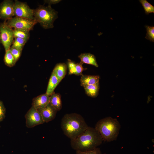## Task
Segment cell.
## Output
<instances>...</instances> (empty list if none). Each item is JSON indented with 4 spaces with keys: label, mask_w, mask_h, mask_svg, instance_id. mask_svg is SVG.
<instances>
[{
    "label": "cell",
    "mask_w": 154,
    "mask_h": 154,
    "mask_svg": "<svg viewBox=\"0 0 154 154\" xmlns=\"http://www.w3.org/2000/svg\"><path fill=\"white\" fill-rule=\"evenodd\" d=\"M147 33L145 38L150 41L154 42V27L146 25Z\"/></svg>",
    "instance_id": "cell-23"
},
{
    "label": "cell",
    "mask_w": 154,
    "mask_h": 154,
    "mask_svg": "<svg viewBox=\"0 0 154 154\" xmlns=\"http://www.w3.org/2000/svg\"><path fill=\"white\" fill-rule=\"evenodd\" d=\"M5 109L3 102L0 101V122L2 121L5 117Z\"/></svg>",
    "instance_id": "cell-26"
},
{
    "label": "cell",
    "mask_w": 154,
    "mask_h": 154,
    "mask_svg": "<svg viewBox=\"0 0 154 154\" xmlns=\"http://www.w3.org/2000/svg\"><path fill=\"white\" fill-rule=\"evenodd\" d=\"M139 1L142 4L146 14L154 13V7L148 2L146 0H139Z\"/></svg>",
    "instance_id": "cell-21"
},
{
    "label": "cell",
    "mask_w": 154,
    "mask_h": 154,
    "mask_svg": "<svg viewBox=\"0 0 154 154\" xmlns=\"http://www.w3.org/2000/svg\"><path fill=\"white\" fill-rule=\"evenodd\" d=\"M94 128L100 135L103 141L110 142L117 139L121 125L117 119L108 117L98 121Z\"/></svg>",
    "instance_id": "cell-3"
},
{
    "label": "cell",
    "mask_w": 154,
    "mask_h": 154,
    "mask_svg": "<svg viewBox=\"0 0 154 154\" xmlns=\"http://www.w3.org/2000/svg\"><path fill=\"white\" fill-rule=\"evenodd\" d=\"M88 127L84 118L76 113L66 114L61 120V127L63 133L70 140L76 138Z\"/></svg>",
    "instance_id": "cell-2"
},
{
    "label": "cell",
    "mask_w": 154,
    "mask_h": 154,
    "mask_svg": "<svg viewBox=\"0 0 154 154\" xmlns=\"http://www.w3.org/2000/svg\"><path fill=\"white\" fill-rule=\"evenodd\" d=\"M25 117L26 125L28 128L33 127L44 123L40 114L32 106L26 114Z\"/></svg>",
    "instance_id": "cell-8"
},
{
    "label": "cell",
    "mask_w": 154,
    "mask_h": 154,
    "mask_svg": "<svg viewBox=\"0 0 154 154\" xmlns=\"http://www.w3.org/2000/svg\"><path fill=\"white\" fill-rule=\"evenodd\" d=\"M14 38H20L27 40L29 37V31L24 29H14L13 30Z\"/></svg>",
    "instance_id": "cell-19"
},
{
    "label": "cell",
    "mask_w": 154,
    "mask_h": 154,
    "mask_svg": "<svg viewBox=\"0 0 154 154\" xmlns=\"http://www.w3.org/2000/svg\"><path fill=\"white\" fill-rule=\"evenodd\" d=\"M34 20L44 29L52 28L55 20L58 17V12L50 5H40L34 10Z\"/></svg>",
    "instance_id": "cell-4"
},
{
    "label": "cell",
    "mask_w": 154,
    "mask_h": 154,
    "mask_svg": "<svg viewBox=\"0 0 154 154\" xmlns=\"http://www.w3.org/2000/svg\"><path fill=\"white\" fill-rule=\"evenodd\" d=\"M60 82L52 72L49 79L46 93L50 96L53 92L54 90Z\"/></svg>",
    "instance_id": "cell-17"
},
{
    "label": "cell",
    "mask_w": 154,
    "mask_h": 154,
    "mask_svg": "<svg viewBox=\"0 0 154 154\" xmlns=\"http://www.w3.org/2000/svg\"><path fill=\"white\" fill-rule=\"evenodd\" d=\"M13 11L15 17L34 20V10L31 9L26 3L15 0Z\"/></svg>",
    "instance_id": "cell-7"
},
{
    "label": "cell",
    "mask_w": 154,
    "mask_h": 154,
    "mask_svg": "<svg viewBox=\"0 0 154 154\" xmlns=\"http://www.w3.org/2000/svg\"><path fill=\"white\" fill-rule=\"evenodd\" d=\"M50 98L46 93L40 95L33 99L32 106L36 109L44 108L49 103Z\"/></svg>",
    "instance_id": "cell-11"
},
{
    "label": "cell",
    "mask_w": 154,
    "mask_h": 154,
    "mask_svg": "<svg viewBox=\"0 0 154 154\" xmlns=\"http://www.w3.org/2000/svg\"><path fill=\"white\" fill-rule=\"evenodd\" d=\"M9 50L16 62L21 56L22 51L12 46L11 47Z\"/></svg>",
    "instance_id": "cell-24"
},
{
    "label": "cell",
    "mask_w": 154,
    "mask_h": 154,
    "mask_svg": "<svg viewBox=\"0 0 154 154\" xmlns=\"http://www.w3.org/2000/svg\"><path fill=\"white\" fill-rule=\"evenodd\" d=\"M80 60V62L83 64L85 63L93 65L98 67V64L95 56L90 53H83L78 56Z\"/></svg>",
    "instance_id": "cell-15"
},
{
    "label": "cell",
    "mask_w": 154,
    "mask_h": 154,
    "mask_svg": "<svg viewBox=\"0 0 154 154\" xmlns=\"http://www.w3.org/2000/svg\"><path fill=\"white\" fill-rule=\"evenodd\" d=\"M60 0H44V2L45 3L48 4V5H50L52 4H54L58 3L60 2Z\"/></svg>",
    "instance_id": "cell-27"
},
{
    "label": "cell",
    "mask_w": 154,
    "mask_h": 154,
    "mask_svg": "<svg viewBox=\"0 0 154 154\" xmlns=\"http://www.w3.org/2000/svg\"><path fill=\"white\" fill-rule=\"evenodd\" d=\"M0 35V42H1Z\"/></svg>",
    "instance_id": "cell-28"
},
{
    "label": "cell",
    "mask_w": 154,
    "mask_h": 154,
    "mask_svg": "<svg viewBox=\"0 0 154 154\" xmlns=\"http://www.w3.org/2000/svg\"><path fill=\"white\" fill-rule=\"evenodd\" d=\"M103 140L95 128L88 126L86 130L75 139L70 140V145L76 151H86L98 147Z\"/></svg>",
    "instance_id": "cell-1"
},
{
    "label": "cell",
    "mask_w": 154,
    "mask_h": 154,
    "mask_svg": "<svg viewBox=\"0 0 154 154\" xmlns=\"http://www.w3.org/2000/svg\"><path fill=\"white\" fill-rule=\"evenodd\" d=\"M49 103L57 111L62 108V102L60 95L54 92L50 96Z\"/></svg>",
    "instance_id": "cell-16"
},
{
    "label": "cell",
    "mask_w": 154,
    "mask_h": 154,
    "mask_svg": "<svg viewBox=\"0 0 154 154\" xmlns=\"http://www.w3.org/2000/svg\"><path fill=\"white\" fill-rule=\"evenodd\" d=\"M27 40L23 38L15 37L11 46L17 48L22 51L23 48Z\"/></svg>",
    "instance_id": "cell-22"
},
{
    "label": "cell",
    "mask_w": 154,
    "mask_h": 154,
    "mask_svg": "<svg viewBox=\"0 0 154 154\" xmlns=\"http://www.w3.org/2000/svg\"><path fill=\"white\" fill-rule=\"evenodd\" d=\"M86 94L92 98L96 97L98 95L99 89V83L84 87Z\"/></svg>",
    "instance_id": "cell-18"
},
{
    "label": "cell",
    "mask_w": 154,
    "mask_h": 154,
    "mask_svg": "<svg viewBox=\"0 0 154 154\" xmlns=\"http://www.w3.org/2000/svg\"><path fill=\"white\" fill-rule=\"evenodd\" d=\"M7 25L10 28L14 29L32 30L37 23L34 20L15 17L5 21Z\"/></svg>",
    "instance_id": "cell-5"
},
{
    "label": "cell",
    "mask_w": 154,
    "mask_h": 154,
    "mask_svg": "<svg viewBox=\"0 0 154 154\" xmlns=\"http://www.w3.org/2000/svg\"><path fill=\"white\" fill-rule=\"evenodd\" d=\"M76 154H102L100 148L97 147L93 149L86 151H76Z\"/></svg>",
    "instance_id": "cell-25"
},
{
    "label": "cell",
    "mask_w": 154,
    "mask_h": 154,
    "mask_svg": "<svg viewBox=\"0 0 154 154\" xmlns=\"http://www.w3.org/2000/svg\"><path fill=\"white\" fill-rule=\"evenodd\" d=\"M80 79L81 85L84 87L99 82L100 76L98 75H90L82 74Z\"/></svg>",
    "instance_id": "cell-13"
},
{
    "label": "cell",
    "mask_w": 154,
    "mask_h": 154,
    "mask_svg": "<svg viewBox=\"0 0 154 154\" xmlns=\"http://www.w3.org/2000/svg\"><path fill=\"white\" fill-rule=\"evenodd\" d=\"M40 114L44 122H48L54 119L57 111L49 103L43 108L37 109Z\"/></svg>",
    "instance_id": "cell-10"
},
{
    "label": "cell",
    "mask_w": 154,
    "mask_h": 154,
    "mask_svg": "<svg viewBox=\"0 0 154 154\" xmlns=\"http://www.w3.org/2000/svg\"><path fill=\"white\" fill-rule=\"evenodd\" d=\"M4 62L5 64L9 67L14 66L16 62L9 49L6 51L4 58Z\"/></svg>",
    "instance_id": "cell-20"
},
{
    "label": "cell",
    "mask_w": 154,
    "mask_h": 154,
    "mask_svg": "<svg viewBox=\"0 0 154 154\" xmlns=\"http://www.w3.org/2000/svg\"><path fill=\"white\" fill-rule=\"evenodd\" d=\"M14 2L12 0H5L0 4V19L7 20L14 16Z\"/></svg>",
    "instance_id": "cell-9"
},
{
    "label": "cell",
    "mask_w": 154,
    "mask_h": 154,
    "mask_svg": "<svg viewBox=\"0 0 154 154\" xmlns=\"http://www.w3.org/2000/svg\"><path fill=\"white\" fill-rule=\"evenodd\" d=\"M1 42L5 52L9 49L14 38L13 30L6 24L5 21L0 24Z\"/></svg>",
    "instance_id": "cell-6"
},
{
    "label": "cell",
    "mask_w": 154,
    "mask_h": 154,
    "mask_svg": "<svg viewBox=\"0 0 154 154\" xmlns=\"http://www.w3.org/2000/svg\"><path fill=\"white\" fill-rule=\"evenodd\" d=\"M67 63L69 70V74L80 75L82 74L84 68L82 64L80 62L76 63L68 59Z\"/></svg>",
    "instance_id": "cell-12"
},
{
    "label": "cell",
    "mask_w": 154,
    "mask_h": 154,
    "mask_svg": "<svg viewBox=\"0 0 154 154\" xmlns=\"http://www.w3.org/2000/svg\"><path fill=\"white\" fill-rule=\"evenodd\" d=\"M67 70V65L64 63H60L56 65L52 72L60 82L66 75Z\"/></svg>",
    "instance_id": "cell-14"
}]
</instances>
